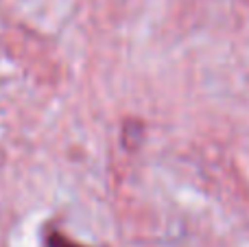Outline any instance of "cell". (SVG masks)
I'll return each instance as SVG.
<instances>
[{"label": "cell", "instance_id": "obj_1", "mask_svg": "<svg viewBox=\"0 0 249 247\" xmlns=\"http://www.w3.org/2000/svg\"><path fill=\"white\" fill-rule=\"evenodd\" d=\"M48 247H81V245L72 243V241L66 239L59 232H53V234H48Z\"/></svg>", "mask_w": 249, "mask_h": 247}]
</instances>
